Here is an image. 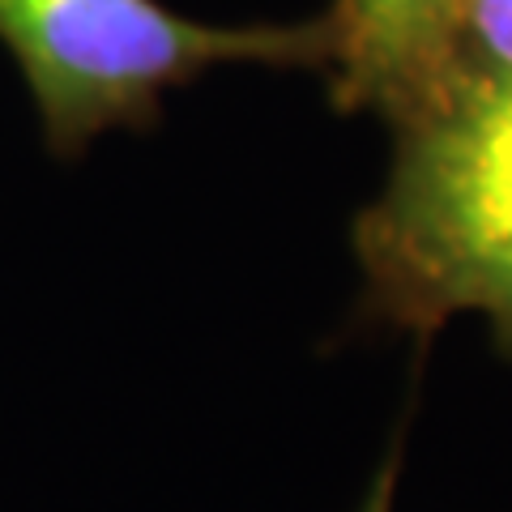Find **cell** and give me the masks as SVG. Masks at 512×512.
Segmentation results:
<instances>
[{
	"label": "cell",
	"instance_id": "cell-1",
	"mask_svg": "<svg viewBox=\"0 0 512 512\" xmlns=\"http://www.w3.org/2000/svg\"><path fill=\"white\" fill-rule=\"evenodd\" d=\"M389 128V175L350 231L359 320L427 342L483 316L512 359V73L457 60Z\"/></svg>",
	"mask_w": 512,
	"mask_h": 512
},
{
	"label": "cell",
	"instance_id": "cell-2",
	"mask_svg": "<svg viewBox=\"0 0 512 512\" xmlns=\"http://www.w3.org/2000/svg\"><path fill=\"white\" fill-rule=\"evenodd\" d=\"M0 43L18 60L47 150L77 158L107 128H146L167 90L214 64L325 73V18L210 26L163 0H0Z\"/></svg>",
	"mask_w": 512,
	"mask_h": 512
},
{
	"label": "cell",
	"instance_id": "cell-3",
	"mask_svg": "<svg viewBox=\"0 0 512 512\" xmlns=\"http://www.w3.org/2000/svg\"><path fill=\"white\" fill-rule=\"evenodd\" d=\"M466 0H333L325 86L342 116H406L461 60Z\"/></svg>",
	"mask_w": 512,
	"mask_h": 512
},
{
	"label": "cell",
	"instance_id": "cell-4",
	"mask_svg": "<svg viewBox=\"0 0 512 512\" xmlns=\"http://www.w3.org/2000/svg\"><path fill=\"white\" fill-rule=\"evenodd\" d=\"M461 60L474 69L512 73V0H466V9H461Z\"/></svg>",
	"mask_w": 512,
	"mask_h": 512
},
{
	"label": "cell",
	"instance_id": "cell-5",
	"mask_svg": "<svg viewBox=\"0 0 512 512\" xmlns=\"http://www.w3.org/2000/svg\"><path fill=\"white\" fill-rule=\"evenodd\" d=\"M397 474H402V436H393L389 457L380 461V470L372 478V487L363 495L359 512H393V495H397Z\"/></svg>",
	"mask_w": 512,
	"mask_h": 512
}]
</instances>
